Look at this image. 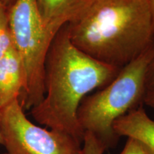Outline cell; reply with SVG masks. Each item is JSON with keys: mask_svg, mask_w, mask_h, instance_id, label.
Wrapping results in <instances>:
<instances>
[{"mask_svg": "<svg viewBox=\"0 0 154 154\" xmlns=\"http://www.w3.org/2000/svg\"><path fill=\"white\" fill-rule=\"evenodd\" d=\"M14 1L15 0H0V2L2 4V5L6 6L7 7H8L10 5H12Z\"/></svg>", "mask_w": 154, "mask_h": 154, "instance_id": "obj_15", "label": "cell"}, {"mask_svg": "<svg viewBox=\"0 0 154 154\" xmlns=\"http://www.w3.org/2000/svg\"><path fill=\"white\" fill-rule=\"evenodd\" d=\"M2 154H8V153H2Z\"/></svg>", "mask_w": 154, "mask_h": 154, "instance_id": "obj_17", "label": "cell"}, {"mask_svg": "<svg viewBox=\"0 0 154 154\" xmlns=\"http://www.w3.org/2000/svg\"><path fill=\"white\" fill-rule=\"evenodd\" d=\"M153 59L154 44L123 67L109 84L81 102L77 111L81 128L93 134L106 151L114 149L120 138L113 130V122L143 106L146 73Z\"/></svg>", "mask_w": 154, "mask_h": 154, "instance_id": "obj_3", "label": "cell"}, {"mask_svg": "<svg viewBox=\"0 0 154 154\" xmlns=\"http://www.w3.org/2000/svg\"><path fill=\"white\" fill-rule=\"evenodd\" d=\"M88 0H36L42 24L51 33L59 29L75 17L87 5Z\"/></svg>", "mask_w": 154, "mask_h": 154, "instance_id": "obj_7", "label": "cell"}, {"mask_svg": "<svg viewBox=\"0 0 154 154\" xmlns=\"http://www.w3.org/2000/svg\"><path fill=\"white\" fill-rule=\"evenodd\" d=\"M113 128L119 137L138 138L154 149V120L148 116L143 106L117 119L113 122Z\"/></svg>", "mask_w": 154, "mask_h": 154, "instance_id": "obj_8", "label": "cell"}, {"mask_svg": "<svg viewBox=\"0 0 154 154\" xmlns=\"http://www.w3.org/2000/svg\"><path fill=\"white\" fill-rule=\"evenodd\" d=\"M146 91L154 88V59L151 61L148 68L146 77Z\"/></svg>", "mask_w": 154, "mask_h": 154, "instance_id": "obj_12", "label": "cell"}, {"mask_svg": "<svg viewBox=\"0 0 154 154\" xmlns=\"http://www.w3.org/2000/svg\"><path fill=\"white\" fill-rule=\"evenodd\" d=\"M7 11L13 45L24 72L25 87L19 101L23 109H31L44 97V65L56 34L42 24L36 0H15Z\"/></svg>", "mask_w": 154, "mask_h": 154, "instance_id": "obj_4", "label": "cell"}, {"mask_svg": "<svg viewBox=\"0 0 154 154\" xmlns=\"http://www.w3.org/2000/svg\"><path fill=\"white\" fill-rule=\"evenodd\" d=\"M143 104L151 108L154 112V88H152L146 91Z\"/></svg>", "mask_w": 154, "mask_h": 154, "instance_id": "obj_13", "label": "cell"}, {"mask_svg": "<svg viewBox=\"0 0 154 154\" xmlns=\"http://www.w3.org/2000/svg\"><path fill=\"white\" fill-rule=\"evenodd\" d=\"M66 27L75 47L119 69L154 44L149 0H88Z\"/></svg>", "mask_w": 154, "mask_h": 154, "instance_id": "obj_2", "label": "cell"}, {"mask_svg": "<svg viewBox=\"0 0 154 154\" xmlns=\"http://www.w3.org/2000/svg\"><path fill=\"white\" fill-rule=\"evenodd\" d=\"M13 47L7 7L0 2V59Z\"/></svg>", "mask_w": 154, "mask_h": 154, "instance_id": "obj_9", "label": "cell"}, {"mask_svg": "<svg viewBox=\"0 0 154 154\" xmlns=\"http://www.w3.org/2000/svg\"><path fill=\"white\" fill-rule=\"evenodd\" d=\"M1 119H2V113L1 111H0V144L3 145V138L2 135V131H1Z\"/></svg>", "mask_w": 154, "mask_h": 154, "instance_id": "obj_16", "label": "cell"}, {"mask_svg": "<svg viewBox=\"0 0 154 154\" xmlns=\"http://www.w3.org/2000/svg\"><path fill=\"white\" fill-rule=\"evenodd\" d=\"M149 3L151 9V12L152 15V19H153V25L154 29V0H149Z\"/></svg>", "mask_w": 154, "mask_h": 154, "instance_id": "obj_14", "label": "cell"}, {"mask_svg": "<svg viewBox=\"0 0 154 154\" xmlns=\"http://www.w3.org/2000/svg\"><path fill=\"white\" fill-rule=\"evenodd\" d=\"M120 154H154V149L138 138L128 137Z\"/></svg>", "mask_w": 154, "mask_h": 154, "instance_id": "obj_10", "label": "cell"}, {"mask_svg": "<svg viewBox=\"0 0 154 154\" xmlns=\"http://www.w3.org/2000/svg\"><path fill=\"white\" fill-rule=\"evenodd\" d=\"M25 87L20 57L13 47L0 59V111L19 99Z\"/></svg>", "mask_w": 154, "mask_h": 154, "instance_id": "obj_6", "label": "cell"}, {"mask_svg": "<svg viewBox=\"0 0 154 154\" xmlns=\"http://www.w3.org/2000/svg\"><path fill=\"white\" fill-rule=\"evenodd\" d=\"M19 99L1 110V131L8 154H82V142L60 131L30 121Z\"/></svg>", "mask_w": 154, "mask_h": 154, "instance_id": "obj_5", "label": "cell"}, {"mask_svg": "<svg viewBox=\"0 0 154 154\" xmlns=\"http://www.w3.org/2000/svg\"><path fill=\"white\" fill-rule=\"evenodd\" d=\"M82 154H103L106 151L102 144L89 132H84Z\"/></svg>", "mask_w": 154, "mask_h": 154, "instance_id": "obj_11", "label": "cell"}, {"mask_svg": "<svg viewBox=\"0 0 154 154\" xmlns=\"http://www.w3.org/2000/svg\"><path fill=\"white\" fill-rule=\"evenodd\" d=\"M121 69L102 63L75 47L66 24L54 37L44 65L45 94L31 114L39 124L72 135L83 143L77 111L88 93L103 88Z\"/></svg>", "mask_w": 154, "mask_h": 154, "instance_id": "obj_1", "label": "cell"}]
</instances>
